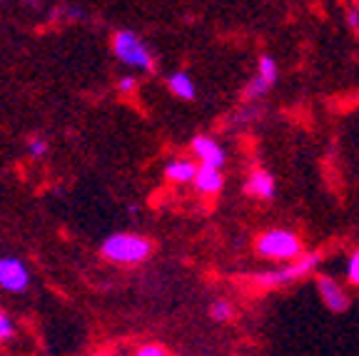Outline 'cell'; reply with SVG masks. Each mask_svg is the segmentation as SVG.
<instances>
[{
    "instance_id": "6da1fadb",
    "label": "cell",
    "mask_w": 359,
    "mask_h": 356,
    "mask_svg": "<svg viewBox=\"0 0 359 356\" xmlns=\"http://www.w3.org/2000/svg\"><path fill=\"white\" fill-rule=\"evenodd\" d=\"M150 252H152L150 240L130 232L112 234L100 247V254L105 256L107 262H115V264H140L150 256Z\"/></svg>"
},
{
    "instance_id": "7a4b0ae2",
    "label": "cell",
    "mask_w": 359,
    "mask_h": 356,
    "mask_svg": "<svg viewBox=\"0 0 359 356\" xmlns=\"http://www.w3.org/2000/svg\"><path fill=\"white\" fill-rule=\"evenodd\" d=\"M257 254L264 259H280V262H292L302 254V242L297 240L294 232L287 229H269L259 234L257 240Z\"/></svg>"
},
{
    "instance_id": "3957f363",
    "label": "cell",
    "mask_w": 359,
    "mask_h": 356,
    "mask_svg": "<svg viewBox=\"0 0 359 356\" xmlns=\"http://www.w3.org/2000/svg\"><path fill=\"white\" fill-rule=\"evenodd\" d=\"M112 50L123 65L135 70H152V53L133 30H118L112 38Z\"/></svg>"
},
{
    "instance_id": "277c9868",
    "label": "cell",
    "mask_w": 359,
    "mask_h": 356,
    "mask_svg": "<svg viewBox=\"0 0 359 356\" xmlns=\"http://www.w3.org/2000/svg\"><path fill=\"white\" fill-rule=\"evenodd\" d=\"M317 264H320V254H317V252H309V254L299 256V259H292V262H287L282 269L257 274V282L264 284V287H282V284L297 282L299 277L314 272V269H317Z\"/></svg>"
},
{
    "instance_id": "5b68a950",
    "label": "cell",
    "mask_w": 359,
    "mask_h": 356,
    "mask_svg": "<svg viewBox=\"0 0 359 356\" xmlns=\"http://www.w3.org/2000/svg\"><path fill=\"white\" fill-rule=\"evenodd\" d=\"M30 287V272L28 267L15 259V256H0V289L20 294Z\"/></svg>"
},
{
    "instance_id": "8992f818",
    "label": "cell",
    "mask_w": 359,
    "mask_h": 356,
    "mask_svg": "<svg viewBox=\"0 0 359 356\" xmlns=\"http://www.w3.org/2000/svg\"><path fill=\"white\" fill-rule=\"evenodd\" d=\"M317 289H320V296L325 301V306L330 312L342 314L349 309V296L347 292L339 287L332 277H317Z\"/></svg>"
},
{
    "instance_id": "52a82bcc",
    "label": "cell",
    "mask_w": 359,
    "mask_h": 356,
    "mask_svg": "<svg viewBox=\"0 0 359 356\" xmlns=\"http://www.w3.org/2000/svg\"><path fill=\"white\" fill-rule=\"evenodd\" d=\"M192 152H195V157H200V162L208 165V167L219 170L224 165V160H227L222 147H219L212 137H205V135H197V137L192 139Z\"/></svg>"
},
{
    "instance_id": "ba28073f",
    "label": "cell",
    "mask_w": 359,
    "mask_h": 356,
    "mask_svg": "<svg viewBox=\"0 0 359 356\" xmlns=\"http://www.w3.org/2000/svg\"><path fill=\"white\" fill-rule=\"evenodd\" d=\"M245 192L257 197V200H272V195H275V177L267 170H255L252 177L247 179Z\"/></svg>"
},
{
    "instance_id": "9c48e42d",
    "label": "cell",
    "mask_w": 359,
    "mask_h": 356,
    "mask_svg": "<svg viewBox=\"0 0 359 356\" xmlns=\"http://www.w3.org/2000/svg\"><path fill=\"white\" fill-rule=\"evenodd\" d=\"M192 182H195V187L200 189L202 195H217L219 189H222V184H224V177H222V172H219L217 167H208V165H200Z\"/></svg>"
},
{
    "instance_id": "30bf717a",
    "label": "cell",
    "mask_w": 359,
    "mask_h": 356,
    "mask_svg": "<svg viewBox=\"0 0 359 356\" xmlns=\"http://www.w3.org/2000/svg\"><path fill=\"white\" fill-rule=\"evenodd\" d=\"M195 172H197V165H192L190 160H172L168 167H165L168 179H172V182H177V184L192 182V179H195Z\"/></svg>"
},
{
    "instance_id": "8fae6325",
    "label": "cell",
    "mask_w": 359,
    "mask_h": 356,
    "mask_svg": "<svg viewBox=\"0 0 359 356\" xmlns=\"http://www.w3.org/2000/svg\"><path fill=\"white\" fill-rule=\"evenodd\" d=\"M168 88L172 95H177L180 100H192L195 97V83H192V78L187 73H172L168 78Z\"/></svg>"
},
{
    "instance_id": "7c38bea8",
    "label": "cell",
    "mask_w": 359,
    "mask_h": 356,
    "mask_svg": "<svg viewBox=\"0 0 359 356\" xmlns=\"http://www.w3.org/2000/svg\"><path fill=\"white\" fill-rule=\"evenodd\" d=\"M257 75L264 80V83L275 85V80H277V62H275V57H272V55H262V57H259Z\"/></svg>"
},
{
    "instance_id": "4fadbf2b",
    "label": "cell",
    "mask_w": 359,
    "mask_h": 356,
    "mask_svg": "<svg viewBox=\"0 0 359 356\" xmlns=\"http://www.w3.org/2000/svg\"><path fill=\"white\" fill-rule=\"evenodd\" d=\"M269 88H272V85L264 83V80L257 75V78H252V83H250L245 88V100H255V97H262V95L267 93Z\"/></svg>"
},
{
    "instance_id": "5bb4252c",
    "label": "cell",
    "mask_w": 359,
    "mask_h": 356,
    "mask_svg": "<svg viewBox=\"0 0 359 356\" xmlns=\"http://www.w3.org/2000/svg\"><path fill=\"white\" fill-rule=\"evenodd\" d=\"M210 317H212L215 322H227V319L232 317V306L227 304V301H215V304L210 306Z\"/></svg>"
},
{
    "instance_id": "9a60e30c",
    "label": "cell",
    "mask_w": 359,
    "mask_h": 356,
    "mask_svg": "<svg viewBox=\"0 0 359 356\" xmlns=\"http://www.w3.org/2000/svg\"><path fill=\"white\" fill-rule=\"evenodd\" d=\"M13 336H15V322H13L8 314H3V317H0V344H6Z\"/></svg>"
},
{
    "instance_id": "2e32d148",
    "label": "cell",
    "mask_w": 359,
    "mask_h": 356,
    "mask_svg": "<svg viewBox=\"0 0 359 356\" xmlns=\"http://www.w3.org/2000/svg\"><path fill=\"white\" fill-rule=\"evenodd\" d=\"M135 356H170V354H168V349H163L160 344H142V346H137Z\"/></svg>"
},
{
    "instance_id": "e0dca14e",
    "label": "cell",
    "mask_w": 359,
    "mask_h": 356,
    "mask_svg": "<svg viewBox=\"0 0 359 356\" xmlns=\"http://www.w3.org/2000/svg\"><path fill=\"white\" fill-rule=\"evenodd\" d=\"M347 277L352 284H357L359 287V249L354 252L352 256H349V264H347Z\"/></svg>"
},
{
    "instance_id": "ac0fdd59",
    "label": "cell",
    "mask_w": 359,
    "mask_h": 356,
    "mask_svg": "<svg viewBox=\"0 0 359 356\" xmlns=\"http://www.w3.org/2000/svg\"><path fill=\"white\" fill-rule=\"evenodd\" d=\"M28 152H30V157H43L45 152H48V142H45L43 137L30 139V142H28Z\"/></svg>"
},
{
    "instance_id": "d6986e66",
    "label": "cell",
    "mask_w": 359,
    "mask_h": 356,
    "mask_svg": "<svg viewBox=\"0 0 359 356\" xmlns=\"http://www.w3.org/2000/svg\"><path fill=\"white\" fill-rule=\"evenodd\" d=\"M118 88H120V93L130 95V93H135V90H137V80H135V78H130V75H128V78H123V80H120V83H118Z\"/></svg>"
},
{
    "instance_id": "ffe728a7",
    "label": "cell",
    "mask_w": 359,
    "mask_h": 356,
    "mask_svg": "<svg viewBox=\"0 0 359 356\" xmlns=\"http://www.w3.org/2000/svg\"><path fill=\"white\" fill-rule=\"evenodd\" d=\"M349 25H352L354 30H359V13L357 11L349 13Z\"/></svg>"
},
{
    "instance_id": "44dd1931",
    "label": "cell",
    "mask_w": 359,
    "mask_h": 356,
    "mask_svg": "<svg viewBox=\"0 0 359 356\" xmlns=\"http://www.w3.org/2000/svg\"><path fill=\"white\" fill-rule=\"evenodd\" d=\"M95 356H110V354H95Z\"/></svg>"
},
{
    "instance_id": "7402d4cb",
    "label": "cell",
    "mask_w": 359,
    "mask_h": 356,
    "mask_svg": "<svg viewBox=\"0 0 359 356\" xmlns=\"http://www.w3.org/2000/svg\"><path fill=\"white\" fill-rule=\"evenodd\" d=\"M0 317H3V309H0Z\"/></svg>"
},
{
    "instance_id": "603a6c76",
    "label": "cell",
    "mask_w": 359,
    "mask_h": 356,
    "mask_svg": "<svg viewBox=\"0 0 359 356\" xmlns=\"http://www.w3.org/2000/svg\"><path fill=\"white\" fill-rule=\"evenodd\" d=\"M30 3H33V0H30Z\"/></svg>"
}]
</instances>
